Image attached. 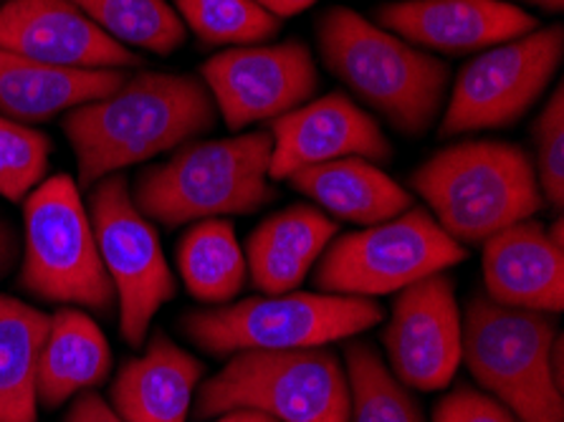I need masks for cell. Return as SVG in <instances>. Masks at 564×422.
Returning <instances> with one entry per match:
<instances>
[{
	"mask_svg": "<svg viewBox=\"0 0 564 422\" xmlns=\"http://www.w3.org/2000/svg\"><path fill=\"white\" fill-rule=\"evenodd\" d=\"M87 19L122 46L148 48L167 56L185 41L187 31L167 0H72Z\"/></svg>",
	"mask_w": 564,
	"mask_h": 422,
	"instance_id": "obj_26",
	"label": "cell"
},
{
	"mask_svg": "<svg viewBox=\"0 0 564 422\" xmlns=\"http://www.w3.org/2000/svg\"><path fill=\"white\" fill-rule=\"evenodd\" d=\"M218 109L200 76L140 72L117 91L66 111L64 132L79 185L183 148L216 127Z\"/></svg>",
	"mask_w": 564,
	"mask_h": 422,
	"instance_id": "obj_1",
	"label": "cell"
},
{
	"mask_svg": "<svg viewBox=\"0 0 564 422\" xmlns=\"http://www.w3.org/2000/svg\"><path fill=\"white\" fill-rule=\"evenodd\" d=\"M230 410H253L279 422H349L347 375L327 347L236 351L195 402L200 418Z\"/></svg>",
	"mask_w": 564,
	"mask_h": 422,
	"instance_id": "obj_7",
	"label": "cell"
},
{
	"mask_svg": "<svg viewBox=\"0 0 564 422\" xmlns=\"http://www.w3.org/2000/svg\"><path fill=\"white\" fill-rule=\"evenodd\" d=\"M200 377V361L158 332L142 357L119 367L109 398L124 422H185Z\"/></svg>",
	"mask_w": 564,
	"mask_h": 422,
	"instance_id": "obj_18",
	"label": "cell"
},
{
	"mask_svg": "<svg viewBox=\"0 0 564 422\" xmlns=\"http://www.w3.org/2000/svg\"><path fill=\"white\" fill-rule=\"evenodd\" d=\"M564 58V29L546 25L527 36L497 43L460 68L441 137L519 122L557 76Z\"/></svg>",
	"mask_w": 564,
	"mask_h": 422,
	"instance_id": "obj_11",
	"label": "cell"
},
{
	"mask_svg": "<svg viewBox=\"0 0 564 422\" xmlns=\"http://www.w3.org/2000/svg\"><path fill=\"white\" fill-rule=\"evenodd\" d=\"M550 238L560 248H564V218H562V213H557V218H554V226L550 228Z\"/></svg>",
	"mask_w": 564,
	"mask_h": 422,
	"instance_id": "obj_37",
	"label": "cell"
},
{
	"mask_svg": "<svg viewBox=\"0 0 564 422\" xmlns=\"http://www.w3.org/2000/svg\"><path fill=\"white\" fill-rule=\"evenodd\" d=\"M89 218L101 263L119 304V329L130 347L148 339L152 316L175 296L177 283L152 223L137 210L124 175H107L94 187Z\"/></svg>",
	"mask_w": 564,
	"mask_h": 422,
	"instance_id": "obj_10",
	"label": "cell"
},
{
	"mask_svg": "<svg viewBox=\"0 0 564 422\" xmlns=\"http://www.w3.org/2000/svg\"><path fill=\"white\" fill-rule=\"evenodd\" d=\"M554 318L476 294L460 318V361L519 422H564V398L552 375Z\"/></svg>",
	"mask_w": 564,
	"mask_h": 422,
	"instance_id": "obj_5",
	"label": "cell"
},
{
	"mask_svg": "<svg viewBox=\"0 0 564 422\" xmlns=\"http://www.w3.org/2000/svg\"><path fill=\"white\" fill-rule=\"evenodd\" d=\"M382 347L390 372L405 387L433 392L453 382L460 365V312L451 275L433 273L400 291Z\"/></svg>",
	"mask_w": 564,
	"mask_h": 422,
	"instance_id": "obj_13",
	"label": "cell"
},
{
	"mask_svg": "<svg viewBox=\"0 0 564 422\" xmlns=\"http://www.w3.org/2000/svg\"><path fill=\"white\" fill-rule=\"evenodd\" d=\"M433 422H519L509 408L476 387L458 385L433 410Z\"/></svg>",
	"mask_w": 564,
	"mask_h": 422,
	"instance_id": "obj_30",
	"label": "cell"
},
{
	"mask_svg": "<svg viewBox=\"0 0 564 422\" xmlns=\"http://www.w3.org/2000/svg\"><path fill=\"white\" fill-rule=\"evenodd\" d=\"M175 6L205 46H253L281 29L279 19L253 0H175Z\"/></svg>",
	"mask_w": 564,
	"mask_h": 422,
	"instance_id": "obj_27",
	"label": "cell"
},
{
	"mask_svg": "<svg viewBox=\"0 0 564 422\" xmlns=\"http://www.w3.org/2000/svg\"><path fill=\"white\" fill-rule=\"evenodd\" d=\"M486 296L501 306L560 314L564 306V248L542 223L521 220L484 244Z\"/></svg>",
	"mask_w": 564,
	"mask_h": 422,
	"instance_id": "obj_17",
	"label": "cell"
},
{
	"mask_svg": "<svg viewBox=\"0 0 564 422\" xmlns=\"http://www.w3.org/2000/svg\"><path fill=\"white\" fill-rule=\"evenodd\" d=\"M521 3H532L536 8H542L546 13H562L564 0H521Z\"/></svg>",
	"mask_w": 564,
	"mask_h": 422,
	"instance_id": "obj_36",
	"label": "cell"
},
{
	"mask_svg": "<svg viewBox=\"0 0 564 422\" xmlns=\"http://www.w3.org/2000/svg\"><path fill=\"white\" fill-rule=\"evenodd\" d=\"M562 337H557L552 347V375H554V382H557L560 390L564 392V351H562Z\"/></svg>",
	"mask_w": 564,
	"mask_h": 422,
	"instance_id": "obj_35",
	"label": "cell"
},
{
	"mask_svg": "<svg viewBox=\"0 0 564 422\" xmlns=\"http://www.w3.org/2000/svg\"><path fill=\"white\" fill-rule=\"evenodd\" d=\"M435 223L460 246L491 236L544 208L534 162L511 142L471 140L435 152L410 177Z\"/></svg>",
	"mask_w": 564,
	"mask_h": 422,
	"instance_id": "obj_3",
	"label": "cell"
},
{
	"mask_svg": "<svg viewBox=\"0 0 564 422\" xmlns=\"http://www.w3.org/2000/svg\"><path fill=\"white\" fill-rule=\"evenodd\" d=\"M19 253H21L19 232H15L11 223L0 215V281L13 271L15 261H19Z\"/></svg>",
	"mask_w": 564,
	"mask_h": 422,
	"instance_id": "obj_32",
	"label": "cell"
},
{
	"mask_svg": "<svg viewBox=\"0 0 564 422\" xmlns=\"http://www.w3.org/2000/svg\"><path fill=\"white\" fill-rule=\"evenodd\" d=\"M316 41L324 66L395 132L423 137L438 119L451 76L446 62L341 6L316 19Z\"/></svg>",
	"mask_w": 564,
	"mask_h": 422,
	"instance_id": "obj_2",
	"label": "cell"
},
{
	"mask_svg": "<svg viewBox=\"0 0 564 422\" xmlns=\"http://www.w3.org/2000/svg\"><path fill=\"white\" fill-rule=\"evenodd\" d=\"M213 422H279V420L261 415V412H253V410H230V412H224V415H218V420Z\"/></svg>",
	"mask_w": 564,
	"mask_h": 422,
	"instance_id": "obj_34",
	"label": "cell"
},
{
	"mask_svg": "<svg viewBox=\"0 0 564 422\" xmlns=\"http://www.w3.org/2000/svg\"><path fill=\"white\" fill-rule=\"evenodd\" d=\"M0 48L66 68H130L142 58L107 36L72 0H6Z\"/></svg>",
	"mask_w": 564,
	"mask_h": 422,
	"instance_id": "obj_15",
	"label": "cell"
},
{
	"mask_svg": "<svg viewBox=\"0 0 564 422\" xmlns=\"http://www.w3.org/2000/svg\"><path fill=\"white\" fill-rule=\"evenodd\" d=\"M48 134L0 115V195L23 203L44 183L51 158Z\"/></svg>",
	"mask_w": 564,
	"mask_h": 422,
	"instance_id": "obj_28",
	"label": "cell"
},
{
	"mask_svg": "<svg viewBox=\"0 0 564 422\" xmlns=\"http://www.w3.org/2000/svg\"><path fill=\"white\" fill-rule=\"evenodd\" d=\"M23 203L21 289L48 304L112 314L117 294L74 177H48Z\"/></svg>",
	"mask_w": 564,
	"mask_h": 422,
	"instance_id": "obj_8",
	"label": "cell"
},
{
	"mask_svg": "<svg viewBox=\"0 0 564 422\" xmlns=\"http://www.w3.org/2000/svg\"><path fill=\"white\" fill-rule=\"evenodd\" d=\"M64 422H124L117 415L112 404H107L105 398H99L97 392H79L72 402V408L66 410Z\"/></svg>",
	"mask_w": 564,
	"mask_h": 422,
	"instance_id": "obj_31",
	"label": "cell"
},
{
	"mask_svg": "<svg viewBox=\"0 0 564 422\" xmlns=\"http://www.w3.org/2000/svg\"><path fill=\"white\" fill-rule=\"evenodd\" d=\"M466 258L425 208H410L378 226L345 232L324 248L314 286L324 294L375 299L448 271Z\"/></svg>",
	"mask_w": 564,
	"mask_h": 422,
	"instance_id": "obj_9",
	"label": "cell"
},
{
	"mask_svg": "<svg viewBox=\"0 0 564 422\" xmlns=\"http://www.w3.org/2000/svg\"><path fill=\"white\" fill-rule=\"evenodd\" d=\"M536 183L546 205L562 213L564 203V84L552 91L542 115L534 122Z\"/></svg>",
	"mask_w": 564,
	"mask_h": 422,
	"instance_id": "obj_29",
	"label": "cell"
},
{
	"mask_svg": "<svg viewBox=\"0 0 564 422\" xmlns=\"http://www.w3.org/2000/svg\"><path fill=\"white\" fill-rule=\"evenodd\" d=\"M253 3H259L273 19H292V15L312 8L316 0H253Z\"/></svg>",
	"mask_w": 564,
	"mask_h": 422,
	"instance_id": "obj_33",
	"label": "cell"
},
{
	"mask_svg": "<svg viewBox=\"0 0 564 422\" xmlns=\"http://www.w3.org/2000/svg\"><path fill=\"white\" fill-rule=\"evenodd\" d=\"M289 183L335 218L360 226H378L415 205L405 187L362 158L332 160L296 170Z\"/></svg>",
	"mask_w": 564,
	"mask_h": 422,
	"instance_id": "obj_21",
	"label": "cell"
},
{
	"mask_svg": "<svg viewBox=\"0 0 564 422\" xmlns=\"http://www.w3.org/2000/svg\"><path fill=\"white\" fill-rule=\"evenodd\" d=\"M382 316L384 309L372 299L294 291L195 309L181 318V329L198 349L226 357L249 349L327 347L372 329Z\"/></svg>",
	"mask_w": 564,
	"mask_h": 422,
	"instance_id": "obj_6",
	"label": "cell"
},
{
	"mask_svg": "<svg viewBox=\"0 0 564 422\" xmlns=\"http://www.w3.org/2000/svg\"><path fill=\"white\" fill-rule=\"evenodd\" d=\"M380 29L441 54H471L527 36L540 21L507 0H400L375 13Z\"/></svg>",
	"mask_w": 564,
	"mask_h": 422,
	"instance_id": "obj_16",
	"label": "cell"
},
{
	"mask_svg": "<svg viewBox=\"0 0 564 422\" xmlns=\"http://www.w3.org/2000/svg\"><path fill=\"white\" fill-rule=\"evenodd\" d=\"M177 271L185 289L203 304H228L236 299L249 273L236 228L224 218L198 220L187 228L177 244Z\"/></svg>",
	"mask_w": 564,
	"mask_h": 422,
	"instance_id": "obj_24",
	"label": "cell"
},
{
	"mask_svg": "<svg viewBox=\"0 0 564 422\" xmlns=\"http://www.w3.org/2000/svg\"><path fill=\"white\" fill-rule=\"evenodd\" d=\"M271 150L267 129L187 142L170 160L137 175L132 201L144 218L165 228L256 213L276 201L269 183Z\"/></svg>",
	"mask_w": 564,
	"mask_h": 422,
	"instance_id": "obj_4",
	"label": "cell"
},
{
	"mask_svg": "<svg viewBox=\"0 0 564 422\" xmlns=\"http://www.w3.org/2000/svg\"><path fill=\"white\" fill-rule=\"evenodd\" d=\"M269 134L273 140L271 180H289L296 170L332 160L388 162L392 158V144L375 117L339 91L271 119Z\"/></svg>",
	"mask_w": 564,
	"mask_h": 422,
	"instance_id": "obj_14",
	"label": "cell"
},
{
	"mask_svg": "<svg viewBox=\"0 0 564 422\" xmlns=\"http://www.w3.org/2000/svg\"><path fill=\"white\" fill-rule=\"evenodd\" d=\"M48 314L0 294V422H39V359Z\"/></svg>",
	"mask_w": 564,
	"mask_h": 422,
	"instance_id": "obj_23",
	"label": "cell"
},
{
	"mask_svg": "<svg viewBox=\"0 0 564 422\" xmlns=\"http://www.w3.org/2000/svg\"><path fill=\"white\" fill-rule=\"evenodd\" d=\"M349 422H425L417 400L367 342L345 347Z\"/></svg>",
	"mask_w": 564,
	"mask_h": 422,
	"instance_id": "obj_25",
	"label": "cell"
},
{
	"mask_svg": "<svg viewBox=\"0 0 564 422\" xmlns=\"http://www.w3.org/2000/svg\"><path fill=\"white\" fill-rule=\"evenodd\" d=\"M112 369V349L105 332L82 309L64 306L48 316V332L39 359V402L48 410L99 387Z\"/></svg>",
	"mask_w": 564,
	"mask_h": 422,
	"instance_id": "obj_22",
	"label": "cell"
},
{
	"mask_svg": "<svg viewBox=\"0 0 564 422\" xmlns=\"http://www.w3.org/2000/svg\"><path fill=\"white\" fill-rule=\"evenodd\" d=\"M335 232L337 223L310 205L273 213L246 244V266L253 286L263 294L294 291L319 261Z\"/></svg>",
	"mask_w": 564,
	"mask_h": 422,
	"instance_id": "obj_20",
	"label": "cell"
},
{
	"mask_svg": "<svg viewBox=\"0 0 564 422\" xmlns=\"http://www.w3.org/2000/svg\"><path fill=\"white\" fill-rule=\"evenodd\" d=\"M200 76L230 132L302 107L319 86L312 51L299 39L228 48L208 58Z\"/></svg>",
	"mask_w": 564,
	"mask_h": 422,
	"instance_id": "obj_12",
	"label": "cell"
},
{
	"mask_svg": "<svg viewBox=\"0 0 564 422\" xmlns=\"http://www.w3.org/2000/svg\"><path fill=\"white\" fill-rule=\"evenodd\" d=\"M127 68H66L0 48V115L15 122H46L97 101L127 82Z\"/></svg>",
	"mask_w": 564,
	"mask_h": 422,
	"instance_id": "obj_19",
	"label": "cell"
}]
</instances>
